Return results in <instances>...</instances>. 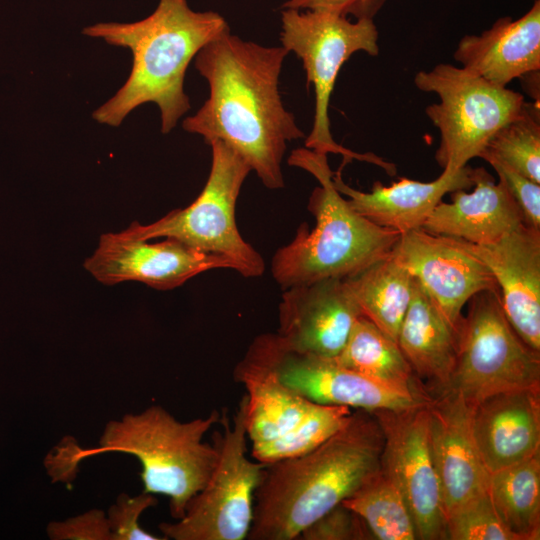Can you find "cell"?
<instances>
[{
	"mask_svg": "<svg viewBox=\"0 0 540 540\" xmlns=\"http://www.w3.org/2000/svg\"><path fill=\"white\" fill-rule=\"evenodd\" d=\"M288 52L227 31L195 56V68L209 85L201 108L182 122L205 143L222 141L235 150L270 190L284 187L282 161L287 143L305 138L282 103L279 77Z\"/></svg>",
	"mask_w": 540,
	"mask_h": 540,
	"instance_id": "cell-1",
	"label": "cell"
},
{
	"mask_svg": "<svg viewBox=\"0 0 540 540\" xmlns=\"http://www.w3.org/2000/svg\"><path fill=\"white\" fill-rule=\"evenodd\" d=\"M383 445L375 415L356 409L340 430L316 448L266 464L247 539H297L380 469Z\"/></svg>",
	"mask_w": 540,
	"mask_h": 540,
	"instance_id": "cell-2",
	"label": "cell"
},
{
	"mask_svg": "<svg viewBox=\"0 0 540 540\" xmlns=\"http://www.w3.org/2000/svg\"><path fill=\"white\" fill-rule=\"evenodd\" d=\"M230 31L215 11H195L187 0H159L146 18L131 22H101L83 34L131 51L132 67L123 86L97 108L92 117L117 127L145 103L158 106L161 132L169 133L190 109L184 78L190 62L209 42Z\"/></svg>",
	"mask_w": 540,
	"mask_h": 540,
	"instance_id": "cell-3",
	"label": "cell"
},
{
	"mask_svg": "<svg viewBox=\"0 0 540 540\" xmlns=\"http://www.w3.org/2000/svg\"><path fill=\"white\" fill-rule=\"evenodd\" d=\"M288 163L309 172L319 186L308 201L315 226L310 229L301 223L293 239L273 255L271 273L282 290L322 279H345L391 254L401 234L352 209L334 186L327 155L298 148Z\"/></svg>",
	"mask_w": 540,
	"mask_h": 540,
	"instance_id": "cell-4",
	"label": "cell"
},
{
	"mask_svg": "<svg viewBox=\"0 0 540 540\" xmlns=\"http://www.w3.org/2000/svg\"><path fill=\"white\" fill-rule=\"evenodd\" d=\"M220 417L221 413L212 410L207 417L180 422L158 405L126 414L106 424L99 447L67 450L63 475L69 469L75 471L77 463L86 457L104 452L131 454L142 465L143 492L168 496L170 514L179 520L215 466L217 448L203 438Z\"/></svg>",
	"mask_w": 540,
	"mask_h": 540,
	"instance_id": "cell-5",
	"label": "cell"
},
{
	"mask_svg": "<svg viewBox=\"0 0 540 540\" xmlns=\"http://www.w3.org/2000/svg\"><path fill=\"white\" fill-rule=\"evenodd\" d=\"M379 33L372 18L351 21L348 16L325 10L281 9L282 47L301 60L307 83L315 92V113L305 147L317 153L340 154L344 163L356 159L395 175L394 164L373 153H357L332 137L329 119L330 97L343 64L356 52L379 53Z\"/></svg>",
	"mask_w": 540,
	"mask_h": 540,
	"instance_id": "cell-6",
	"label": "cell"
},
{
	"mask_svg": "<svg viewBox=\"0 0 540 540\" xmlns=\"http://www.w3.org/2000/svg\"><path fill=\"white\" fill-rule=\"evenodd\" d=\"M209 145L210 173L201 193L190 205L147 225L132 222L119 233L134 240L174 238L196 250L230 259L235 271L245 278L259 277L265 270L264 259L244 240L235 219L240 190L251 168L224 142L213 141Z\"/></svg>",
	"mask_w": 540,
	"mask_h": 540,
	"instance_id": "cell-7",
	"label": "cell"
},
{
	"mask_svg": "<svg viewBox=\"0 0 540 540\" xmlns=\"http://www.w3.org/2000/svg\"><path fill=\"white\" fill-rule=\"evenodd\" d=\"M414 84L439 98L425 113L439 130L435 159L443 169H459L479 157L490 138L518 117L526 103L521 93L449 63L417 72Z\"/></svg>",
	"mask_w": 540,
	"mask_h": 540,
	"instance_id": "cell-8",
	"label": "cell"
},
{
	"mask_svg": "<svg viewBox=\"0 0 540 540\" xmlns=\"http://www.w3.org/2000/svg\"><path fill=\"white\" fill-rule=\"evenodd\" d=\"M245 418L244 395L232 423L221 414L222 428L213 435L218 456L207 482L188 502L181 519L159 525L165 539H247L255 492L266 464L247 456Z\"/></svg>",
	"mask_w": 540,
	"mask_h": 540,
	"instance_id": "cell-9",
	"label": "cell"
},
{
	"mask_svg": "<svg viewBox=\"0 0 540 540\" xmlns=\"http://www.w3.org/2000/svg\"><path fill=\"white\" fill-rule=\"evenodd\" d=\"M525 388H540V352L513 329L499 291L479 292L468 301L446 390L473 406L488 396Z\"/></svg>",
	"mask_w": 540,
	"mask_h": 540,
	"instance_id": "cell-10",
	"label": "cell"
},
{
	"mask_svg": "<svg viewBox=\"0 0 540 540\" xmlns=\"http://www.w3.org/2000/svg\"><path fill=\"white\" fill-rule=\"evenodd\" d=\"M245 355L270 368L278 379L307 400L368 412L402 410L427 403L418 395L388 386L347 369L332 358L300 353L285 346L276 333L254 338Z\"/></svg>",
	"mask_w": 540,
	"mask_h": 540,
	"instance_id": "cell-11",
	"label": "cell"
},
{
	"mask_svg": "<svg viewBox=\"0 0 540 540\" xmlns=\"http://www.w3.org/2000/svg\"><path fill=\"white\" fill-rule=\"evenodd\" d=\"M427 403L372 413L384 437L381 468L399 487L413 517L417 539L444 540L446 517L430 448Z\"/></svg>",
	"mask_w": 540,
	"mask_h": 540,
	"instance_id": "cell-12",
	"label": "cell"
},
{
	"mask_svg": "<svg viewBox=\"0 0 540 540\" xmlns=\"http://www.w3.org/2000/svg\"><path fill=\"white\" fill-rule=\"evenodd\" d=\"M391 256L418 282L458 335L464 305L479 292L499 291L490 270L459 239L419 228L402 233Z\"/></svg>",
	"mask_w": 540,
	"mask_h": 540,
	"instance_id": "cell-13",
	"label": "cell"
},
{
	"mask_svg": "<svg viewBox=\"0 0 540 540\" xmlns=\"http://www.w3.org/2000/svg\"><path fill=\"white\" fill-rule=\"evenodd\" d=\"M84 267L106 285L137 281L157 290L174 289L213 269L235 271L230 259L196 250L174 238L149 243L120 233L103 234Z\"/></svg>",
	"mask_w": 540,
	"mask_h": 540,
	"instance_id": "cell-14",
	"label": "cell"
},
{
	"mask_svg": "<svg viewBox=\"0 0 540 540\" xmlns=\"http://www.w3.org/2000/svg\"><path fill=\"white\" fill-rule=\"evenodd\" d=\"M360 316L344 279H322L283 290L275 333L292 350L335 358Z\"/></svg>",
	"mask_w": 540,
	"mask_h": 540,
	"instance_id": "cell-15",
	"label": "cell"
},
{
	"mask_svg": "<svg viewBox=\"0 0 540 540\" xmlns=\"http://www.w3.org/2000/svg\"><path fill=\"white\" fill-rule=\"evenodd\" d=\"M427 408L430 448L447 517L488 490L490 473L472 435V406L445 390L433 393Z\"/></svg>",
	"mask_w": 540,
	"mask_h": 540,
	"instance_id": "cell-16",
	"label": "cell"
},
{
	"mask_svg": "<svg viewBox=\"0 0 540 540\" xmlns=\"http://www.w3.org/2000/svg\"><path fill=\"white\" fill-rule=\"evenodd\" d=\"M461 241L492 273L513 329L540 352V231L522 223L491 244Z\"/></svg>",
	"mask_w": 540,
	"mask_h": 540,
	"instance_id": "cell-17",
	"label": "cell"
},
{
	"mask_svg": "<svg viewBox=\"0 0 540 540\" xmlns=\"http://www.w3.org/2000/svg\"><path fill=\"white\" fill-rule=\"evenodd\" d=\"M471 431L489 473L540 453V388L497 393L471 409Z\"/></svg>",
	"mask_w": 540,
	"mask_h": 540,
	"instance_id": "cell-18",
	"label": "cell"
},
{
	"mask_svg": "<svg viewBox=\"0 0 540 540\" xmlns=\"http://www.w3.org/2000/svg\"><path fill=\"white\" fill-rule=\"evenodd\" d=\"M474 168H444L441 175L430 182L401 178L390 186L375 181L370 192L347 185L340 170L334 172L336 189L347 197L349 205L371 222L400 234L419 229L442 198L455 190L473 187Z\"/></svg>",
	"mask_w": 540,
	"mask_h": 540,
	"instance_id": "cell-19",
	"label": "cell"
},
{
	"mask_svg": "<svg viewBox=\"0 0 540 540\" xmlns=\"http://www.w3.org/2000/svg\"><path fill=\"white\" fill-rule=\"evenodd\" d=\"M473 190L450 192L451 202H439L422 229L472 244H491L524 223L505 184L483 167L474 168Z\"/></svg>",
	"mask_w": 540,
	"mask_h": 540,
	"instance_id": "cell-20",
	"label": "cell"
},
{
	"mask_svg": "<svg viewBox=\"0 0 540 540\" xmlns=\"http://www.w3.org/2000/svg\"><path fill=\"white\" fill-rule=\"evenodd\" d=\"M454 59L466 70L501 87L540 70V0H534L517 19L504 16L479 35H464Z\"/></svg>",
	"mask_w": 540,
	"mask_h": 540,
	"instance_id": "cell-21",
	"label": "cell"
},
{
	"mask_svg": "<svg viewBox=\"0 0 540 540\" xmlns=\"http://www.w3.org/2000/svg\"><path fill=\"white\" fill-rule=\"evenodd\" d=\"M397 343L418 379L432 384V394L448 388L457 357L458 332L414 278Z\"/></svg>",
	"mask_w": 540,
	"mask_h": 540,
	"instance_id": "cell-22",
	"label": "cell"
},
{
	"mask_svg": "<svg viewBox=\"0 0 540 540\" xmlns=\"http://www.w3.org/2000/svg\"><path fill=\"white\" fill-rule=\"evenodd\" d=\"M234 379L246 390L245 426L251 444L287 433L313 408V403L284 385L264 364L244 355Z\"/></svg>",
	"mask_w": 540,
	"mask_h": 540,
	"instance_id": "cell-23",
	"label": "cell"
},
{
	"mask_svg": "<svg viewBox=\"0 0 540 540\" xmlns=\"http://www.w3.org/2000/svg\"><path fill=\"white\" fill-rule=\"evenodd\" d=\"M332 359L347 369L396 389L431 395L413 372L397 341L363 315L355 321L344 347Z\"/></svg>",
	"mask_w": 540,
	"mask_h": 540,
	"instance_id": "cell-24",
	"label": "cell"
},
{
	"mask_svg": "<svg viewBox=\"0 0 540 540\" xmlns=\"http://www.w3.org/2000/svg\"><path fill=\"white\" fill-rule=\"evenodd\" d=\"M362 315L397 341L413 278L391 254L344 279Z\"/></svg>",
	"mask_w": 540,
	"mask_h": 540,
	"instance_id": "cell-25",
	"label": "cell"
},
{
	"mask_svg": "<svg viewBox=\"0 0 540 540\" xmlns=\"http://www.w3.org/2000/svg\"><path fill=\"white\" fill-rule=\"evenodd\" d=\"M488 493L501 522L518 540L540 539V453L490 473Z\"/></svg>",
	"mask_w": 540,
	"mask_h": 540,
	"instance_id": "cell-26",
	"label": "cell"
},
{
	"mask_svg": "<svg viewBox=\"0 0 540 540\" xmlns=\"http://www.w3.org/2000/svg\"><path fill=\"white\" fill-rule=\"evenodd\" d=\"M342 503L364 520L374 539H417L407 503L393 478L381 466Z\"/></svg>",
	"mask_w": 540,
	"mask_h": 540,
	"instance_id": "cell-27",
	"label": "cell"
},
{
	"mask_svg": "<svg viewBox=\"0 0 540 540\" xmlns=\"http://www.w3.org/2000/svg\"><path fill=\"white\" fill-rule=\"evenodd\" d=\"M493 158L540 184V105L527 102L522 113L501 127L479 156Z\"/></svg>",
	"mask_w": 540,
	"mask_h": 540,
	"instance_id": "cell-28",
	"label": "cell"
},
{
	"mask_svg": "<svg viewBox=\"0 0 540 540\" xmlns=\"http://www.w3.org/2000/svg\"><path fill=\"white\" fill-rule=\"evenodd\" d=\"M351 414V408L346 406L315 404L287 433L252 445L251 456L260 463L269 464L305 454L340 430Z\"/></svg>",
	"mask_w": 540,
	"mask_h": 540,
	"instance_id": "cell-29",
	"label": "cell"
},
{
	"mask_svg": "<svg viewBox=\"0 0 540 540\" xmlns=\"http://www.w3.org/2000/svg\"><path fill=\"white\" fill-rule=\"evenodd\" d=\"M446 534L449 540H518L501 522L488 490L446 517Z\"/></svg>",
	"mask_w": 540,
	"mask_h": 540,
	"instance_id": "cell-30",
	"label": "cell"
},
{
	"mask_svg": "<svg viewBox=\"0 0 540 540\" xmlns=\"http://www.w3.org/2000/svg\"><path fill=\"white\" fill-rule=\"evenodd\" d=\"M157 504L154 494L142 492L136 496L120 494L116 502L110 506L107 520L111 532V540H160L140 526L139 518L148 508Z\"/></svg>",
	"mask_w": 540,
	"mask_h": 540,
	"instance_id": "cell-31",
	"label": "cell"
},
{
	"mask_svg": "<svg viewBox=\"0 0 540 540\" xmlns=\"http://www.w3.org/2000/svg\"><path fill=\"white\" fill-rule=\"evenodd\" d=\"M297 539L371 540L374 536L358 514L340 503L305 528Z\"/></svg>",
	"mask_w": 540,
	"mask_h": 540,
	"instance_id": "cell-32",
	"label": "cell"
},
{
	"mask_svg": "<svg viewBox=\"0 0 540 540\" xmlns=\"http://www.w3.org/2000/svg\"><path fill=\"white\" fill-rule=\"evenodd\" d=\"M516 202L524 223L540 231V184L525 177L505 163L493 158L485 159Z\"/></svg>",
	"mask_w": 540,
	"mask_h": 540,
	"instance_id": "cell-33",
	"label": "cell"
},
{
	"mask_svg": "<svg viewBox=\"0 0 540 540\" xmlns=\"http://www.w3.org/2000/svg\"><path fill=\"white\" fill-rule=\"evenodd\" d=\"M46 531L52 540H111L107 516L99 509L50 522Z\"/></svg>",
	"mask_w": 540,
	"mask_h": 540,
	"instance_id": "cell-34",
	"label": "cell"
},
{
	"mask_svg": "<svg viewBox=\"0 0 540 540\" xmlns=\"http://www.w3.org/2000/svg\"><path fill=\"white\" fill-rule=\"evenodd\" d=\"M385 0H287L281 9L325 10L356 19L372 18Z\"/></svg>",
	"mask_w": 540,
	"mask_h": 540,
	"instance_id": "cell-35",
	"label": "cell"
},
{
	"mask_svg": "<svg viewBox=\"0 0 540 540\" xmlns=\"http://www.w3.org/2000/svg\"><path fill=\"white\" fill-rule=\"evenodd\" d=\"M539 72L540 70L532 71L519 78L523 80L524 89L535 102H539Z\"/></svg>",
	"mask_w": 540,
	"mask_h": 540,
	"instance_id": "cell-36",
	"label": "cell"
}]
</instances>
